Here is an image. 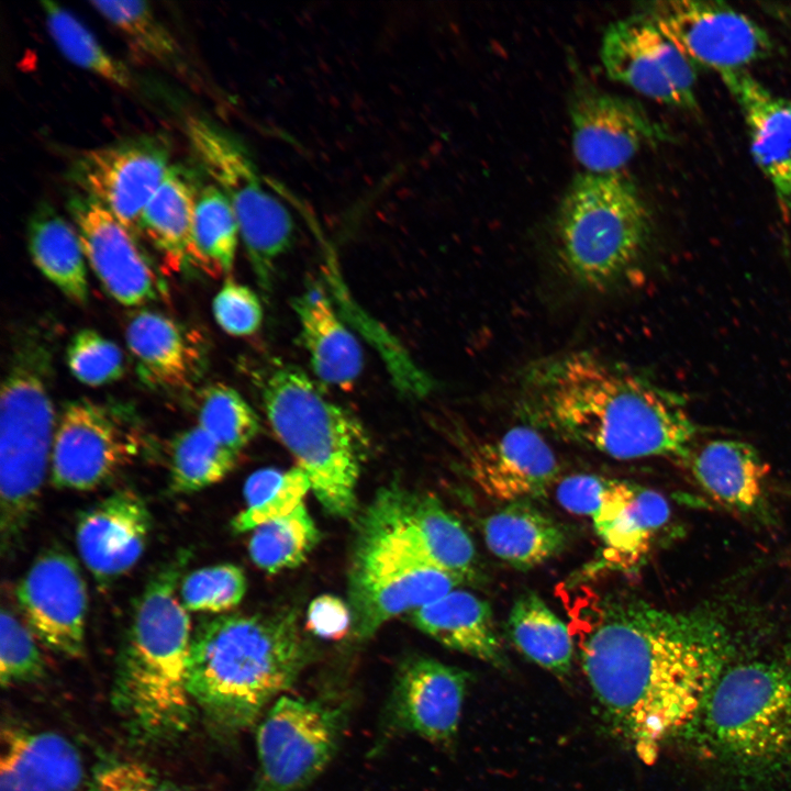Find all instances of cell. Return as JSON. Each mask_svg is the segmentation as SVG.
I'll return each mask as SVG.
<instances>
[{"instance_id": "1", "label": "cell", "mask_w": 791, "mask_h": 791, "mask_svg": "<svg viewBox=\"0 0 791 791\" xmlns=\"http://www.w3.org/2000/svg\"><path fill=\"white\" fill-rule=\"evenodd\" d=\"M583 673L610 728L645 762L699 721L735 643L712 608L673 612L623 590L567 604Z\"/></svg>"}, {"instance_id": "2", "label": "cell", "mask_w": 791, "mask_h": 791, "mask_svg": "<svg viewBox=\"0 0 791 791\" xmlns=\"http://www.w3.org/2000/svg\"><path fill=\"white\" fill-rule=\"evenodd\" d=\"M515 405L526 425L622 460H684L698 433L682 397L584 350L530 364Z\"/></svg>"}, {"instance_id": "3", "label": "cell", "mask_w": 791, "mask_h": 791, "mask_svg": "<svg viewBox=\"0 0 791 791\" xmlns=\"http://www.w3.org/2000/svg\"><path fill=\"white\" fill-rule=\"evenodd\" d=\"M311 658L291 611L222 614L198 624L188 660V690L219 736L258 723Z\"/></svg>"}, {"instance_id": "4", "label": "cell", "mask_w": 791, "mask_h": 791, "mask_svg": "<svg viewBox=\"0 0 791 791\" xmlns=\"http://www.w3.org/2000/svg\"><path fill=\"white\" fill-rule=\"evenodd\" d=\"M181 553L145 586L118 660L113 705L133 739L161 744L182 735L196 709L188 690L191 624L177 589Z\"/></svg>"}, {"instance_id": "5", "label": "cell", "mask_w": 791, "mask_h": 791, "mask_svg": "<svg viewBox=\"0 0 791 791\" xmlns=\"http://www.w3.org/2000/svg\"><path fill=\"white\" fill-rule=\"evenodd\" d=\"M54 338L43 325L16 333L0 400V547H19L37 509L56 430Z\"/></svg>"}, {"instance_id": "6", "label": "cell", "mask_w": 791, "mask_h": 791, "mask_svg": "<svg viewBox=\"0 0 791 791\" xmlns=\"http://www.w3.org/2000/svg\"><path fill=\"white\" fill-rule=\"evenodd\" d=\"M651 233L649 208L631 178L583 171L557 209L556 254L575 285L608 292L640 274Z\"/></svg>"}, {"instance_id": "7", "label": "cell", "mask_w": 791, "mask_h": 791, "mask_svg": "<svg viewBox=\"0 0 791 791\" xmlns=\"http://www.w3.org/2000/svg\"><path fill=\"white\" fill-rule=\"evenodd\" d=\"M699 720L712 753L742 780L791 779V646L731 664Z\"/></svg>"}, {"instance_id": "8", "label": "cell", "mask_w": 791, "mask_h": 791, "mask_svg": "<svg viewBox=\"0 0 791 791\" xmlns=\"http://www.w3.org/2000/svg\"><path fill=\"white\" fill-rule=\"evenodd\" d=\"M261 399L269 425L309 477L323 509L349 519L357 508V483L368 450L361 424L290 365L266 376Z\"/></svg>"}, {"instance_id": "9", "label": "cell", "mask_w": 791, "mask_h": 791, "mask_svg": "<svg viewBox=\"0 0 791 791\" xmlns=\"http://www.w3.org/2000/svg\"><path fill=\"white\" fill-rule=\"evenodd\" d=\"M186 135L202 171L227 197L258 286L269 292L276 263L294 241V221L268 190L246 148L229 132L201 116L186 121Z\"/></svg>"}, {"instance_id": "10", "label": "cell", "mask_w": 791, "mask_h": 791, "mask_svg": "<svg viewBox=\"0 0 791 791\" xmlns=\"http://www.w3.org/2000/svg\"><path fill=\"white\" fill-rule=\"evenodd\" d=\"M347 721L344 702L279 697L257 725L252 791H298L314 781L334 758Z\"/></svg>"}, {"instance_id": "11", "label": "cell", "mask_w": 791, "mask_h": 791, "mask_svg": "<svg viewBox=\"0 0 791 791\" xmlns=\"http://www.w3.org/2000/svg\"><path fill=\"white\" fill-rule=\"evenodd\" d=\"M358 543L381 547L475 580L478 556L463 524L431 494L393 486L378 492L359 525Z\"/></svg>"}, {"instance_id": "12", "label": "cell", "mask_w": 791, "mask_h": 791, "mask_svg": "<svg viewBox=\"0 0 791 791\" xmlns=\"http://www.w3.org/2000/svg\"><path fill=\"white\" fill-rule=\"evenodd\" d=\"M697 67L718 75L770 58L776 45L759 23L722 1L668 0L643 9Z\"/></svg>"}, {"instance_id": "13", "label": "cell", "mask_w": 791, "mask_h": 791, "mask_svg": "<svg viewBox=\"0 0 791 791\" xmlns=\"http://www.w3.org/2000/svg\"><path fill=\"white\" fill-rule=\"evenodd\" d=\"M170 166L167 137L144 134L80 153L70 164L68 179L140 242L143 211Z\"/></svg>"}, {"instance_id": "14", "label": "cell", "mask_w": 791, "mask_h": 791, "mask_svg": "<svg viewBox=\"0 0 791 791\" xmlns=\"http://www.w3.org/2000/svg\"><path fill=\"white\" fill-rule=\"evenodd\" d=\"M600 58L609 78L637 93L683 111L699 109L697 67L646 13L610 24Z\"/></svg>"}, {"instance_id": "15", "label": "cell", "mask_w": 791, "mask_h": 791, "mask_svg": "<svg viewBox=\"0 0 791 791\" xmlns=\"http://www.w3.org/2000/svg\"><path fill=\"white\" fill-rule=\"evenodd\" d=\"M464 582L444 569L357 544L349 576L354 633L368 638L392 617L430 604Z\"/></svg>"}, {"instance_id": "16", "label": "cell", "mask_w": 791, "mask_h": 791, "mask_svg": "<svg viewBox=\"0 0 791 791\" xmlns=\"http://www.w3.org/2000/svg\"><path fill=\"white\" fill-rule=\"evenodd\" d=\"M126 414L80 398L62 409L51 455L52 482L86 491L111 479L136 454L137 439Z\"/></svg>"}, {"instance_id": "17", "label": "cell", "mask_w": 791, "mask_h": 791, "mask_svg": "<svg viewBox=\"0 0 791 791\" xmlns=\"http://www.w3.org/2000/svg\"><path fill=\"white\" fill-rule=\"evenodd\" d=\"M572 152L584 171H622L646 145L668 142L669 131L636 101L578 87L570 97Z\"/></svg>"}, {"instance_id": "18", "label": "cell", "mask_w": 791, "mask_h": 791, "mask_svg": "<svg viewBox=\"0 0 791 791\" xmlns=\"http://www.w3.org/2000/svg\"><path fill=\"white\" fill-rule=\"evenodd\" d=\"M26 625L53 651L80 657L85 649L87 587L77 560L62 547L44 549L15 589Z\"/></svg>"}, {"instance_id": "19", "label": "cell", "mask_w": 791, "mask_h": 791, "mask_svg": "<svg viewBox=\"0 0 791 791\" xmlns=\"http://www.w3.org/2000/svg\"><path fill=\"white\" fill-rule=\"evenodd\" d=\"M87 261L103 289L125 307L156 301L164 283L141 250L140 242L94 199L77 190L66 201Z\"/></svg>"}, {"instance_id": "20", "label": "cell", "mask_w": 791, "mask_h": 791, "mask_svg": "<svg viewBox=\"0 0 791 791\" xmlns=\"http://www.w3.org/2000/svg\"><path fill=\"white\" fill-rule=\"evenodd\" d=\"M467 680L464 670L432 658L405 660L387 703L386 728L448 744L458 731Z\"/></svg>"}, {"instance_id": "21", "label": "cell", "mask_w": 791, "mask_h": 791, "mask_svg": "<svg viewBox=\"0 0 791 791\" xmlns=\"http://www.w3.org/2000/svg\"><path fill=\"white\" fill-rule=\"evenodd\" d=\"M466 456L472 481L486 495L505 503L545 497L560 471L552 447L530 425L475 443Z\"/></svg>"}, {"instance_id": "22", "label": "cell", "mask_w": 791, "mask_h": 791, "mask_svg": "<svg viewBox=\"0 0 791 791\" xmlns=\"http://www.w3.org/2000/svg\"><path fill=\"white\" fill-rule=\"evenodd\" d=\"M151 530V512L142 497L131 489L118 490L79 514L77 549L101 588L137 564Z\"/></svg>"}, {"instance_id": "23", "label": "cell", "mask_w": 791, "mask_h": 791, "mask_svg": "<svg viewBox=\"0 0 791 791\" xmlns=\"http://www.w3.org/2000/svg\"><path fill=\"white\" fill-rule=\"evenodd\" d=\"M743 116L750 154L791 218V100L747 69L720 75Z\"/></svg>"}, {"instance_id": "24", "label": "cell", "mask_w": 791, "mask_h": 791, "mask_svg": "<svg viewBox=\"0 0 791 791\" xmlns=\"http://www.w3.org/2000/svg\"><path fill=\"white\" fill-rule=\"evenodd\" d=\"M125 341L140 380L151 388L190 390L204 371L201 338L159 311H134L126 322Z\"/></svg>"}, {"instance_id": "25", "label": "cell", "mask_w": 791, "mask_h": 791, "mask_svg": "<svg viewBox=\"0 0 791 791\" xmlns=\"http://www.w3.org/2000/svg\"><path fill=\"white\" fill-rule=\"evenodd\" d=\"M670 514L661 493L632 481L609 479L591 517L604 545V565L632 568L642 562Z\"/></svg>"}, {"instance_id": "26", "label": "cell", "mask_w": 791, "mask_h": 791, "mask_svg": "<svg viewBox=\"0 0 791 791\" xmlns=\"http://www.w3.org/2000/svg\"><path fill=\"white\" fill-rule=\"evenodd\" d=\"M0 791H76L81 758L65 737L18 726L2 729Z\"/></svg>"}, {"instance_id": "27", "label": "cell", "mask_w": 791, "mask_h": 791, "mask_svg": "<svg viewBox=\"0 0 791 791\" xmlns=\"http://www.w3.org/2000/svg\"><path fill=\"white\" fill-rule=\"evenodd\" d=\"M694 480L713 500L744 515L765 516L769 468L750 444L712 439L684 459Z\"/></svg>"}, {"instance_id": "28", "label": "cell", "mask_w": 791, "mask_h": 791, "mask_svg": "<svg viewBox=\"0 0 791 791\" xmlns=\"http://www.w3.org/2000/svg\"><path fill=\"white\" fill-rule=\"evenodd\" d=\"M415 627L454 650L495 668L508 667L490 604L476 594L455 589L410 613Z\"/></svg>"}, {"instance_id": "29", "label": "cell", "mask_w": 791, "mask_h": 791, "mask_svg": "<svg viewBox=\"0 0 791 791\" xmlns=\"http://www.w3.org/2000/svg\"><path fill=\"white\" fill-rule=\"evenodd\" d=\"M292 309L314 374L327 385L352 389L363 369V352L330 298L316 286L294 298Z\"/></svg>"}, {"instance_id": "30", "label": "cell", "mask_w": 791, "mask_h": 791, "mask_svg": "<svg viewBox=\"0 0 791 791\" xmlns=\"http://www.w3.org/2000/svg\"><path fill=\"white\" fill-rule=\"evenodd\" d=\"M488 549L515 569L528 570L559 555L566 528L530 501L506 503L482 524Z\"/></svg>"}, {"instance_id": "31", "label": "cell", "mask_w": 791, "mask_h": 791, "mask_svg": "<svg viewBox=\"0 0 791 791\" xmlns=\"http://www.w3.org/2000/svg\"><path fill=\"white\" fill-rule=\"evenodd\" d=\"M199 181L185 166L171 164L142 215V233L169 272L191 265L192 216Z\"/></svg>"}, {"instance_id": "32", "label": "cell", "mask_w": 791, "mask_h": 791, "mask_svg": "<svg viewBox=\"0 0 791 791\" xmlns=\"http://www.w3.org/2000/svg\"><path fill=\"white\" fill-rule=\"evenodd\" d=\"M26 239L30 256L42 275L69 300L86 304V256L74 223L49 203H40L29 219Z\"/></svg>"}, {"instance_id": "33", "label": "cell", "mask_w": 791, "mask_h": 791, "mask_svg": "<svg viewBox=\"0 0 791 791\" xmlns=\"http://www.w3.org/2000/svg\"><path fill=\"white\" fill-rule=\"evenodd\" d=\"M506 633L513 645L531 661L552 673H569L575 640L567 625L535 592L522 593L513 603Z\"/></svg>"}, {"instance_id": "34", "label": "cell", "mask_w": 791, "mask_h": 791, "mask_svg": "<svg viewBox=\"0 0 791 791\" xmlns=\"http://www.w3.org/2000/svg\"><path fill=\"white\" fill-rule=\"evenodd\" d=\"M199 182L192 216L191 265L211 277H230L239 238L238 223L224 192Z\"/></svg>"}, {"instance_id": "35", "label": "cell", "mask_w": 791, "mask_h": 791, "mask_svg": "<svg viewBox=\"0 0 791 791\" xmlns=\"http://www.w3.org/2000/svg\"><path fill=\"white\" fill-rule=\"evenodd\" d=\"M41 5L51 37L70 63L120 88L133 86L130 68L108 53L70 11L47 0L41 1Z\"/></svg>"}, {"instance_id": "36", "label": "cell", "mask_w": 791, "mask_h": 791, "mask_svg": "<svg viewBox=\"0 0 791 791\" xmlns=\"http://www.w3.org/2000/svg\"><path fill=\"white\" fill-rule=\"evenodd\" d=\"M140 54L168 68L186 71L183 53L174 35L146 1H90Z\"/></svg>"}, {"instance_id": "37", "label": "cell", "mask_w": 791, "mask_h": 791, "mask_svg": "<svg viewBox=\"0 0 791 791\" xmlns=\"http://www.w3.org/2000/svg\"><path fill=\"white\" fill-rule=\"evenodd\" d=\"M309 490L311 482L300 467L257 470L245 482V509L233 519L232 528L244 533L285 516L303 503Z\"/></svg>"}, {"instance_id": "38", "label": "cell", "mask_w": 791, "mask_h": 791, "mask_svg": "<svg viewBox=\"0 0 791 791\" xmlns=\"http://www.w3.org/2000/svg\"><path fill=\"white\" fill-rule=\"evenodd\" d=\"M236 457L199 425L185 430L171 442L169 488L174 493L200 491L226 477Z\"/></svg>"}, {"instance_id": "39", "label": "cell", "mask_w": 791, "mask_h": 791, "mask_svg": "<svg viewBox=\"0 0 791 791\" xmlns=\"http://www.w3.org/2000/svg\"><path fill=\"white\" fill-rule=\"evenodd\" d=\"M317 538V528L302 503L291 513L253 530L249 556L257 567L275 573L302 564Z\"/></svg>"}, {"instance_id": "40", "label": "cell", "mask_w": 791, "mask_h": 791, "mask_svg": "<svg viewBox=\"0 0 791 791\" xmlns=\"http://www.w3.org/2000/svg\"><path fill=\"white\" fill-rule=\"evenodd\" d=\"M198 422L216 442L235 454L260 430L254 409L237 390L223 382L211 383L200 392Z\"/></svg>"}, {"instance_id": "41", "label": "cell", "mask_w": 791, "mask_h": 791, "mask_svg": "<svg viewBox=\"0 0 791 791\" xmlns=\"http://www.w3.org/2000/svg\"><path fill=\"white\" fill-rule=\"evenodd\" d=\"M247 588L244 571L232 564L196 569L179 584V598L187 611L223 613L243 600Z\"/></svg>"}, {"instance_id": "42", "label": "cell", "mask_w": 791, "mask_h": 791, "mask_svg": "<svg viewBox=\"0 0 791 791\" xmlns=\"http://www.w3.org/2000/svg\"><path fill=\"white\" fill-rule=\"evenodd\" d=\"M66 363L71 375L90 387L110 385L125 374L122 349L93 328H81L70 337Z\"/></svg>"}, {"instance_id": "43", "label": "cell", "mask_w": 791, "mask_h": 791, "mask_svg": "<svg viewBox=\"0 0 791 791\" xmlns=\"http://www.w3.org/2000/svg\"><path fill=\"white\" fill-rule=\"evenodd\" d=\"M45 664L31 628L14 613L2 608L0 614V680L9 686L43 677Z\"/></svg>"}, {"instance_id": "44", "label": "cell", "mask_w": 791, "mask_h": 791, "mask_svg": "<svg viewBox=\"0 0 791 791\" xmlns=\"http://www.w3.org/2000/svg\"><path fill=\"white\" fill-rule=\"evenodd\" d=\"M212 311L219 326L233 336L255 334L261 326L263 305L248 286L226 277L213 298Z\"/></svg>"}, {"instance_id": "45", "label": "cell", "mask_w": 791, "mask_h": 791, "mask_svg": "<svg viewBox=\"0 0 791 791\" xmlns=\"http://www.w3.org/2000/svg\"><path fill=\"white\" fill-rule=\"evenodd\" d=\"M88 791H178L146 765L107 758L94 768Z\"/></svg>"}, {"instance_id": "46", "label": "cell", "mask_w": 791, "mask_h": 791, "mask_svg": "<svg viewBox=\"0 0 791 791\" xmlns=\"http://www.w3.org/2000/svg\"><path fill=\"white\" fill-rule=\"evenodd\" d=\"M608 481L609 478L598 475L569 476L560 480L556 498L567 511L592 517L602 501Z\"/></svg>"}, {"instance_id": "47", "label": "cell", "mask_w": 791, "mask_h": 791, "mask_svg": "<svg viewBox=\"0 0 791 791\" xmlns=\"http://www.w3.org/2000/svg\"><path fill=\"white\" fill-rule=\"evenodd\" d=\"M350 609L333 595L314 599L308 610V627L315 635L326 639H339L352 625Z\"/></svg>"}, {"instance_id": "48", "label": "cell", "mask_w": 791, "mask_h": 791, "mask_svg": "<svg viewBox=\"0 0 791 791\" xmlns=\"http://www.w3.org/2000/svg\"><path fill=\"white\" fill-rule=\"evenodd\" d=\"M767 10H769L776 18L791 25V7L771 4L770 7H767Z\"/></svg>"}]
</instances>
